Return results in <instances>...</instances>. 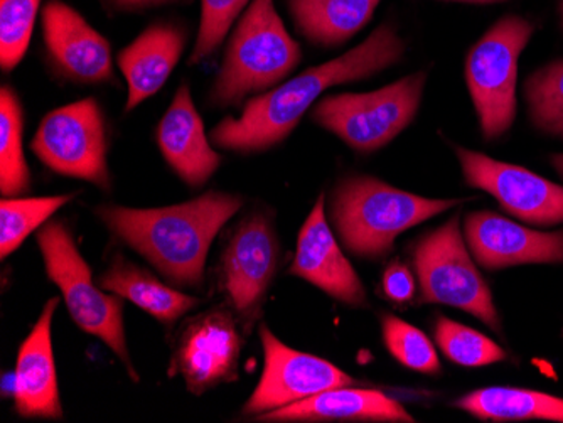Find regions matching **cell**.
<instances>
[{
    "label": "cell",
    "instance_id": "cell-1",
    "mask_svg": "<svg viewBox=\"0 0 563 423\" xmlns=\"http://www.w3.org/2000/svg\"><path fill=\"white\" fill-rule=\"evenodd\" d=\"M404 53V40L385 22L340 58L309 68L261 97L250 98L239 119L227 116L218 123L211 141L230 153H265L292 134L328 88L373 77L400 62Z\"/></svg>",
    "mask_w": 563,
    "mask_h": 423
},
{
    "label": "cell",
    "instance_id": "cell-2",
    "mask_svg": "<svg viewBox=\"0 0 563 423\" xmlns=\"http://www.w3.org/2000/svg\"><path fill=\"white\" fill-rule=\"evenodd\" d=\"M242 207V196L210 191L186 203L147 210L101 204L95 214L167 282L199 290L213 240Z\"/></svg>",
    "mask_w": 563,
    "mask_h": 423
},
{
    "label": "cell",
    "instance_id": "cell-3",
    "mask_svg": "<svg viewBox=\"0 0 563 423\" xmlns=\"http://www.w3.org/2000/svg\"><path fill=\"white\" fill-rule=\"evenodd\" d=\"M459 203L422 198L372 176H347L332 189L329 218L351 254L379 260L394 251L401 233Z\"/></svg>",
    "mask_w": 563,
    "mask_h": 423
},
{
    "label": "cell",
    "instance_id": "cell-4",
    "mask_svg": "<svg viewBox=\"0 0 563 423\" xmlns=\"http://www.w3.org/2000/svg\"><path fill=\"white\" fill-rule=\"evenodd\" d=\"M302 59L274 0H252L228 43L210 91L213 105L239 107L250 94L274 90Z\"/></svg>",
    "mask_w": 563,
    "mask_h": 423
},
{
    "label": "cell",
    "instance_id": "cell-5",
    "mask_svg": "<svg viewBox=\"0 0 563 423\" xmlns=\"http://www.w3.org/2000/svg\"><path fill=\"white\" fill-rule=\"evenodd\" d=\"M47 277L62 290L76 326L98 337L123 363L129 377L139 381L126 346L123 299L93 282V271L76 246L65 221L49 220L36 235Z\"/></svg>",
    "mask_w": 563,
    "mask_h": 423
},
{
    "label": "cell",
    "instance_id": "cell-6",
    "mask_svg": "<svg viewBox=\"0 0 563 423\" xmlns=\"http://www.w3.org/2000/svg\"><path fill=\"white\" fill-rule=\"evenodd\" d=\"M426 84L420 71L369 93L329 94L316 103L312 120L354 153H376L413 122Z\"/></svg>",
    "mask_w": 563,
    "mask_h": 423
},
{
    "label": "cell",
    "instance_id": "cell-7",
    "mask_svg": "<svg viewBox=\"0 0 563 423\" xmlns=\"http://www.w3.org/2000/svg\"><path fill=\"white\" fill-rule=\"evenodd\" d=\"M534 26L521 15L499 19L466 59V81L486 141L503 137L517 115L518 59Z\"/></svg>",
    "mask_w": 563,
    "mask_h": 423
},
{
    "label": "cell",
    "instance_id": "cell-8",
    "mask_svg": "<svg viewBox=\"0 0 563 423\" xmlns=\"http://www.w3.org/2000/svg\"><path fill=\"white\" fill-rule=\"evenodd\" d=\"M459 216L412 246V264L420 286V304L463 309L493 331H501L492 289L481 276L461 233Z\"/></svg>",
    "mask_w": 563,
    "mask_h": 423
},
{
    "label": "cell",
    "instance_id": "cell-9",
    "mask_svg": "<svg viewBox=\"0 0 563 423\" xmlns=\"http://www.w3.org/2000/svg\"><path fill=\"white\" fill-rule=\"evenodd\" d=\"M278 264L280 242L267 214H249L228 233L218 264V289L246 336L261 319Z\"/></svg>",
    "mask_w": 563,
    "mask_h": 423
},
{
    "label": "cell",
    "instance_id": "cell-10",
    "mask_svg": "<svg viewBox=\"0 0 563 423\" xmlns=\"http://www.w3.org/2000/svg\"><path fill=\"white\" fill-rule=\"evenodd\" d=\"M34 156L53 172L112 189L106 116L95 98L53 110L31 142Z\"/></svg>",
    "mask_w": 563,
    "mask_h": 423
},
{
    "label": "cell",
    "instance_id": "cell-11",
    "mask_svg": "<svg viewBox=\"0 0 563 423\" xmlns=\"http://www.w3.org/2000/svg\"><path fill=\"white\" fill-rule=\"evenodd\" d=\"M245 331L230 305L191 315L177 330L170 349L169 377H181L189 393L201 397L240 377Z\"/></svg>",
    "mask_w": 563,
    "mask_h": 423
},
{
    "label": "cell",
    "instance_id": "cell-12",
    "mask_svg": "<svg viewBox=\"0 0 563 423\" xmlns=\"http://www.w3.org/2000/svg\"><path fill=\"white\" fill-rule=\"evenodd\" d=\"M261 343L264 371L242 415L261 416L331 388L357 383L336 365L286 346L265 324L261 326Z\"/></svg>",
    "mask_w": 563,
    "mask_h": 423
},
{
    "label": "cell",
    "instance_id": "cell-13",
    "mask_svg": "<svg viewBox=\"0 0 563 423\" xmlns=\"http://www.w3.org/2000/svg\"><path fill=\"white\" fill-rule=\"evenodd\" d=\"M455 156L466 185L489 192L509 214L533 225L563 223V186L470 148L455 147Z\"/></svg>",
    "mask_w": 563,
    "mask_h": 423
},
{
    "label": "cell",
    "instance_id": "cell-14",
    "mask_svg": "<svg viewBox=\"0 0 563 423\" xmlns=\"http://www.w3.org/2000/svg\"><path fill=\"white\" fill-rule=\"evenodd\" d=\"M43 36L47 56L66 80L80 85L113 81L112 46L87 19L62 0L43 9Z\"/></svg>",
    "mask_w": 563,
    "mask_h": 423
},
{
    "label": "cell",
    "instance_id": "cell-15",
    "mask_svg": "<svg viewBox=\"0 0 563 423\" xmlns=\"http://www.w3.org/2000/svg\"><path fill=\"white\" fill-rule=\"evenodd\" d=\"M325 198L319 196L303 221L289 274L307 280L334 301L350 308H368V293L351 261L344 257L325 218Z\"/></svg>",
    "mask_w": 563,
    "mask_h": 423
},
{
    "label": "cell",
    "instance_id": "cell-16",
    "mask_svg": "<svg viewBox=\"0 0 563 423\" xmlns=\"http://www.w3.org/2000/svg\"><path fill=\"white\" fill-rule=\"evenodd\" d=\"M464 238L477 264L486 270L563 261V232L525 229L492 211L467 214Z\"/></svg>",
    "mask_w": 563,
    "mask_h": 423
},
{
    "label": "cell",
    "instance_id": "cell-17",
    "mask_svg": "<svg viewBox=\"0 0 563 423\" xmlns=\"http://www.w3.org/2000/svg\"><path fill=\"white\" fill-rule=\"evenodd\" d=\"M59 299L51 297L30 336L19 347L14 371V405L22 419L63 420L58 375L53 353V318Z\"/></svg>",
    "mask_w": 563,
    "mask_h": 423
},
{
    "label": "cell",
    "instance_id": "cell-18",
    "mask_svg": "<svg viewBox=\"0 0 563 423\" xmlns=\"http://www.w3.org/2000/svg\"><path fill=\"white\" fill-rule=\"evenodd\" d=\"M156 141L170 169L191 188L207 185L221 166V156L210 144L186 81L179 85L161 119Z\"/></svg>",
    "mask_w": 563,
    "mask_h": 423
},
{
    "label": "cell",
    "instance_id": "cell-19",
    "mask_svg": "<svg viewBox=\"0 0 563 423\" xmlns=\"http://www.w3.org/2000/svg\"><path fill=\"white\" fill-rule=\"evenodd\" d=\"M188 34L181 26L159 22L152 24L117 56L126 81L125 112L137 109L166 85L181 59Z\"/></svg>",
    "mask_w": 563,
    "mask_h": 423
},
{
    "label": "cell",
    "instance_id": "cell-20",
    "mask_svg": "<svg viewBox=\"0 0 563 423\" xmlns=\"http://www.w3.org/2000/svg\"><path fill=\"white\" fill-rule=\"evenodd\" d=\"M261 422H416L395 398L372 388H331L257 416Z\"/></svg>",
    "mask_w": 563,
    "mask_h": 423
},
{
    "label": "cell",
    "instance_id": "cell-21",
    "mask_svg": "<svg viewBox=\"0 0 563 423\" xmlns=\"http://www.w3.org/2000/svg\"><path fill=\"white\" fill-rule=\"evenodd\" d=\"M98 286L122 297L123 301H131L166 327L176 326L179 319L199 304L198 297L161 282L154 274L125 260L122 255L113 258L110 267L98 277Z\"/></svg>",
    "mask_w": 563,
    "mask_h": 423
},
{
    "label": "cell",
    "instance_id": "cell-22",
    "mask_svg": "<svg viewBox=\"0 0 563 423\" xmlns=\"http://www.w3.org/2000/svg\"><path fill=\"white\" fill-rule=\"evenodd\" d=\"M382 0H287L297 31L309 43L336 47L372 21Z\"/></svg>",
    "mask_w": 563,
    "mask_h": 423
},
{
    "label": "cell",
    "instance_id": "cell-23",
    "mask_svg": "<svg viewBox=\"0 0 563 423\" xmlns=\"http://www.w3.org/2000/svg\"><path fill=\"white\" fill-rule=\"evenodd\" d=\"M455 407L488 422H563V398L521 388H483L459 398Z\"/></svg>",
    "mask_w": 563,
    "mask_h": 423
},
{
    "label": "cell",
    "instance_id": "cell-24",
    "mask_svg": "<svg viewBox=\"0 0 563 423\" xmlns=\"http://www.w3.org/2000/svg\"><path fill=\"white\" fill-rule=\"evenodd\" d=\"M24 110L14 88H0V192L19 198L31 189V170L22 147Z\"/></svg>",
    "mask_w": 563,
    "mask_h": 423
},
{
    "label": "cell",
    "instance_id": "cell-25",
    "mask_svg": "<svg viewBox=\"0 0 563 423\" xmlns=\"http://www.w3.org/2000/svg\"><path fill=\"white\" fill-rule=\"evenodd\" d=\"M75 194L44 198H4L0 203V257L14 254L31 233L46 225L56 211L71 201Z\"/></svg>",
    "mask_w": 563,
    "mask_h": 423
},
{
    "label": "cell",
    "instance_id": "cell-26",
    "mask_svg": "<svg viewBox=\"0 0 563 423\" xmlns=\"http://www.w3.org/2000/svg\"><path fill=\"white\" fill-rule=\"evenodd\" d=\"M435 341L452 363L464 368H481L506 358L505 349L495 341L444 315L435 321Z\"/></svg>",
    "mask_w": 563,
    "mask_h": 423
},
{
    "label": "cell",
    "instance_id": "cell-27",
    "mask_svg": "<svg viewBox=\"0 0 563 423\" xmlns=\"http://www.w3.org/2000/svg\"><path fill=\"white\" fill-rule=\"evenodd\" d=\"M525 93L534 127L563 138V62L534 71L525 85Z\"/></svg>",
    "mask_w": 563,
    "mask_h": 423
},
{
    "label": "cell",
    "instance_id": "cell-28",
    "mask_svg": "<svg viewBox=\"0 0 563 423\" xmlns=\"http://www.w3.org/2000/svg\"><path fill=\"white\" fill-rule=\"evenodd\" d=\"M383 343L388 353L401 365L426 375L441 372V361L432 341L397 315L383 314Z\"/></svg>",
    "mask_w": 563,
    "mask_h": 423
},
{
    "label": "cell",
    "instance_id": "cell-29",
    "mask_svg": "<svg viewBox=\"0 0 563 423\" xmlns=\"http://www.w3.org/2000/svg\"><path fill=\"white\" fill-rule=\"evenodd\" d=\"M41 0H0V66L12 71L21 65L36 24Z\"/></svg>",
    "mask_w": 563,
    "mask_h": 423
},
{
    "label": "cell",
    "instance_id": "cell-30",
    "mask_svg": "<svg viewBox=\"0 0 563 423\" xmlns=\"http://www.w3.org/2000/svg\"><path fill=\"white\" fill-rule=\"evenodd\" d=\"M252 0H201L198 40L189 65L207 62L220 49L227 34Z\"/></svg>",
    "mask_w": 563,
    "mask_h": 423
},
{
    "label": "cell",
    "instance_id": "cell-31",
    "mask_svg": "<svg viewBox=\"0 0 563 423\" xmlns=\"http://www.w3.org/2000/svg\"><path fill=\"white\" fill-rule=\"evenodd\" d=\"M382 290L388 301L395 304H407L416 296V279L407 265L395 260L385 268L382 279Z\"/></svg>",
    "mask_w": 563,
    "mask_h": 423
},
{
    "label": "cell",
    "instance_id": "cell-32",
    "mask_svg": "<svg viewBox=\"0 0 563 423\" xmlns=\"http://www.w3.org/2000/svg\"><path fill=\"white\" fill-rule=\"evenodd\" d=\"M176 0H103V4L117 11H142V9L157 8V5L173 4Z\"/></svg>",
    "mask_w": 563,
    "mask_h": 423
},
{
    "label": "cell",
    "instance_id": "cell-33",
    "mask_svg": "<svg viewBox=\"0 0 563 423\" xmlns=\"http://www.w3.org/2000/svg\"><path fill=\"white\" fill-rule=\"evenodd\" d=\"M444 2H461V4L488 5L501 4V2H506V0H444Z\"/></svg>",
    "mask_w": 563,
    "mask_h": 423
},
{
    "label": "cell",
    "instance_id": "cell-34",
    "mask_svg": "<svg viewBox=\"0 0 563 423\" xmlns=\"http://www.w3.org/2000/svg\"><path fill=\"white\" fill-rule=\"evenodd\" d=\"M552 166L559 172L560 178H563V154L552 156Z\"/></svg>",
    "mask_w": 563,
    "mask_h": 423
},
{
    "label": "cell",
    "instance_id": "cell-35",
    "mask_svg": "<svg viewBox=\"0 0 563 423\" xmlns=\"http://www.w3.org/2000/svg\"><path fill=\"white\" fill-rule=\"evenodd\" d=\"M559 12H560V21H562V27H563V0H560Z\"/></svg>",
    "mask_w": 563,
    "mask_h": 423
}]
</instances>
